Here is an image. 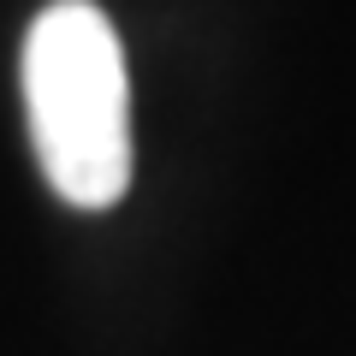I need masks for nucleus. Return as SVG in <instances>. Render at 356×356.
<instances>
[{
	"mask_svg": "<svg viewBox=\"0 0 356 356\" xmlns=\"http://www.w3.org/2000/svg\"><path fill=\"white\" fill-rule=\"evenodd\" d=\"M24 113L54 196L113 208L131 191V77L95 0H48L24 36Z\"/></svg>",
	"mask_w": 356,
	"mask_h": 356,
	"instance_id": "obj_1",
	"label": "nucleus"
}]
</instances>
